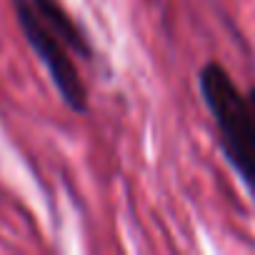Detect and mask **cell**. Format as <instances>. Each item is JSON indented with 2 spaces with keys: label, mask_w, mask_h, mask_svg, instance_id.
I'll use <instances>...</instances> for the list:
<instances>
[{
  "label": "cell",
  "mask_w": 255,
  "mask_h": 255,
  "mask_svg": "<svg viewBox=\"0 0 255 255\" xmlns=\"http://www.w3.org/2000/svg\"><path fill=\"white\" fill-rule=\"evenodd\" d=\"M198 88L215 120L218 145L255 200V115L248 95L238 90L228 70L215 60L200 68Z\"/></svg>",
  "instance_id": "obj_1"
},
{
  "label": "cell",
  "mask_w": 255,
  "mask_h": 255,
  "mask_svg": "<svg viewBox=\"0 0 255 255\" xmlns=\"http://www.w3.org/2000/svg\"><path fill=\"white\" fill-rule=\"evenodd\" d=\"M13 8H15V18L18 25L28 40V45L35 50V55L40 58V63L45 65L60 100L78 115H85L90 110L88 103V88L75 68V63L68 55V45L40 20V15L33 10V5L28 0H13Z\"/></svg>",
  "instance_id": "obj_2"
},
{
  "label": "cell",
  "mask_w": 255,
  "mask_h": 255,
  "mask_svg": "<svg viewBox=\"0 0 255 255\" xmlns=\"http://www.w3.org/2000/svg\"><path fill=\"white\" fill-rule=\"evenodd\" d=\"M33 5V10L40 15V20L80 58L90 60L93 58V48L85 38V33L78 28V23H73V18L65 13V8L58 3V0H28Z\"/></svg>",
  "instance_id": "obj_3"
},
{
  "label": "cell",
  "mask_w": 255,
  "mask_h": 255,
  "mask_svg": "<svg viewBox=\"0 0 255 255\" xmlns=\"http://www.w3.org/2000/svg\"><path fill=\"white\" fill-rule=\"evenodd\" d=\"M248 103H250V110H253V115H255V85L248 90Z\"/></svg>",
  "instance_id": "obj_4"
}]
</instances>
